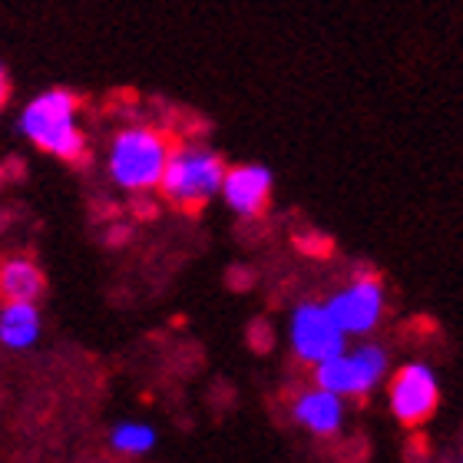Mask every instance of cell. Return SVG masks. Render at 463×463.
<instances>
[{
    "mask_svg": "<svg viewBox=\"0 0 463 463\" xmlns=\"http://www.w3.org/2000/svg\"><path fill=\"white\" fill-rule=\"evenodd\" d=\"M20 129L27 139L50 156L60 159H80L83 156V133L77 126V99L67 90H47L37 99H30L20 113Z\"/></svg>",
    "mask_w": 463,
    "mask_h": 463,
    "instance_id": "6da1fadb",
    "label": "cell"
},
{
    "mask_svg": "<svg viewBox=\"0 0 463 463\" xmlns=\"http://www.w3.org/2000/svg\"><path fill=\"white\" fill-rule=\"evenodd\" d=\"M222 175L225 163L219 153L205 149V146H179V149H169L159 189L169 203L183 205V209H199L219 195Z\"/></svg>",
    "mask_w": 463,
    "mask_h": 463,
    "instance_id": "7a4b0ae2",
    "label": "cell"
},
{
    "mask_svg": "<svg viewBox=\"0 0 463 463\" xmlns=\"http://www.w3.org/2000/svg\"><path fill=\"white\" fill-rule=\"evenodd\" d=\"M165 159H169V143L163 133L146 129V126L123 129L109 149V175L116 185H123L129 193H146L159 185Z\"/></svg>",
    "mask_w": 463,
    "mask_h": 463,
    "instance_id": "3957f363",
    "label": "cell"
},
{
    "mask_svg": "<svg viewBox=\"0 0 463 463\" xmlns=\"http://www.w3.org/2000/svg\"><path fill=\"white\" fill-rule=\"evenodd\" d=\"M387 377V354L377 345L345 347L315 364V384L341 397H367Z\"/></svg>",
    "mask_w": 463,
    "mask_h": 463,
    "instance_id": "277c9868",
    "label": "cell"
},
{
    "mask_svg": "<svg viewBox=\"0 0 463 463\" xmlns=\"http://www.w3.org/2000/svg\"><path fill=\"white\" fill-rule=\"evenodd\" d=\"M347 347V335L338 328V321L331 318L328 305L305 301L291 315V351L305 364H318L325 357L338 354Z\"/></svg>",
    "mask_w": 463,
    "mask_h": 463,
    "instance_id": "5b68a950",
    "label": "cell"
},
{
    "mask_svg": "<svg viewBox=\"0 0 463 463\" xmlns=\"http://www.w3.org/2000/svg\"><path fill=\"white\" fill-rule=\"evenodd\" d=\"M325 305L347 338H367L384 318V285L377 279H354Z\"/></svg>",
    "mask_w": 463,
    "mask_h": 463,
    "instance_id": "8992f818",
    "label": "cell"
},
{
    "mask_svg": "<svg viewBox=\"0 0 463 463\" xmlns=\"http://www.w3.org/2000/svg\"><path fill=\"white\" fill-rule=\"evenodd\" d=\"M387 401H391V414L407 427L424 424L427 417L434 414L437 404H440V384H437L434 367L427 364H404L391 381V391H387Z\"/></svg>",
    "mask_w": 463,
    "mask_h": 463,
    "instance_id": "52a82bcc",
    "label": "cell"
},
{
    "mask_svg": "<svg viewBox=\"0 0 463 463\" xmlns=\"http://www.w3.org/2000/svg\"><path fill=\"white\" fill-rule=\"evenodd\" d=\"M222 199L235 215H259L271 199V173L265 165L249 163V165H235V169H225L222 175Z\"/></svg>",
    "mask_w": 463,
    "mask_h": 463,
    "instance_id": "ba28073f",
    "label": "cell"
},
{
    "mask_svg": "<svg viewBox=\"0 0 463 463\" xmlns=\"http://www.w3.org/2000/svg\"><path fill=\"white\" fill-rule=\"evenodd\" d=\"M295 424L305 427L315 437H335L345 424V397L328 391V387H311L305 394L295 397L291 404Z\"/></svg>",
    "mask_w": 463,
    "mask_h": 463,
    "instance_id": "9c48e42d",
    "label": "cell"
},
{
    "mask_svg": "<svg viewBox=\"0 0 463 463\" xmlns=\"http://www.w3.org/2000/svg\"><path fill=\"white\" fill-rule=\"evenodd\" d=\"M40 338V311L37 301H7L0 311V345L24 351Z\"/></svg>",
    "mask_w": 463,
    "mask_h": 463,
    "instance_id": "30bf717a",
    "label": "cell"
},
{
    "mask_svg": "<svg viewBox=\"0 0 463 463\" xmlns=\"http://www.w3.org/2000/svg\"><path fill=\"white\" fill-rule=\"evenodd\" d=\"M43 291V275L30 259H7L0 265V298L4 301H37Z\"/></svg>",
    "mask_w": 463,
    "mask_h": 463,
    "instance_id": "8fae6325",
    "label": "cell"
},
{
    "mask_svg": "<svg viewBox=\"0 0 463 463\" xmlns=\"http://www.w3.org/2000/svg\"><path fill=\"white\" fill-rule=\"evenodd\" d=\"M109 444H113V450H119V454H129V457L149 454V450L156 447V430L149 424L123 420V424L113 427V434H109Z\"/></svg>",
    "mask_w": 463,
    "mask_h": 463,
    "instance_id": "7c38bea8",
    "label": "cell"
},
{
    "mask_svg": "<svg viewBox=\"0 0 463 463\" xmlns=\"http://www.w3.org/2000/svg\"><path fill=\"white\" fill-rule=\"evenodd\" d=\"M7 103V73H0V109Z\"/></svg>",
    "mask_w": 463,
    "mask_h": 463,
    "instance_id": "4fadbf2b",
    "label": "cell"
}]
</instances>
